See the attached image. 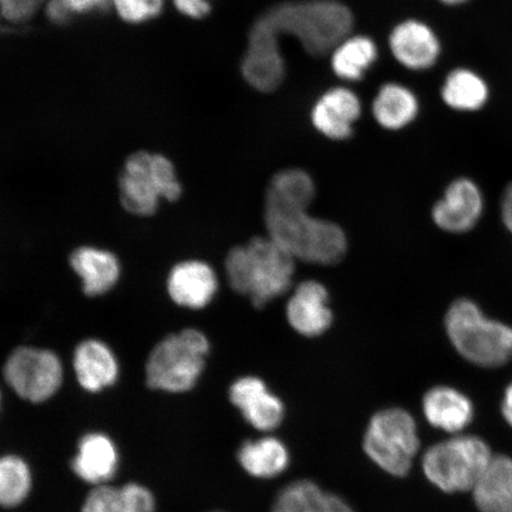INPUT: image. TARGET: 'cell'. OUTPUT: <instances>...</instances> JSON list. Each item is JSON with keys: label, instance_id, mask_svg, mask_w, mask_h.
I'll use <instances>...</instances> for the list:
<instances>
[{"label": "cell", "instance_id": "obj_1", "mask_svg": "<svg viewBox=\"0 0 512 512\" xmlns=\"http://www.w3.org/2000/svg\"><path fill=\"white\" fill-rule=\"evenodd\" d=\"M316 192L298 185H268L267 235L294 259L322 266L341 262L348 239L338 224L309 214Z\"/></svg>", "mask_w": 512, "mask_h": 512}, {"label": "cell", "instance_id": "obj_2", "mask_svg": "<svg viewBox=\"0 0 512 512\" xmlns=\"http://www.w3.org/2000/svg\"><path fill=\"white\" fill-rule=\"evenodd\" d=\"M352 27L351 10L337 0H297L272 6L251 30L279 43L281 36H292L307 53L319 57L331 54Z\"/></svg>", "mask_w": 512, "mask_h": 512}, {"label": "cell", "instance_id": "obj_3", "mask_svg": "<svg viewBox=\"0 0 512 512\" xmlns=\"http://www.w3.org/2000/svg\"><path fill=\"white\" fill-rule=\"evenodd\" d=\"M224 267L230 287L261 309L290 290L296 259L270 236H256L230 249Z\"/></svg>", "mask_w": 512, "mask_h": 512}, {"label": "cell", "instance_id": "obj_4", "mask_svg": "<svg viewBox=\"0 0 512 512\" xmlns=\"http://www.w3.org/2000/svg\"><path fill=\"white\" fill-rule=\"evenodd\" d=\"M445 329L458 354L478 367H502L512 358V326L486 316L471 299L448 307Z\"/></svg>", "mask_w": 512, "mask_h": 512}, {"label": "cell", "instance_id": "obj_5", "mask_svg": "<svg viewBox=\"0 0 512 512\" xmlns=\"http://www.w3.org/2000/svg\"><path fill=\"white\" fill-rule=\"evenodd\" d=\"M209 351L208 337L197 329L164 337L147 358V386L168 393L189 392L200 380Z\"/></svg>", "mask_w": 512, "mask_h": 512}, {"label": "cell", "instance_id": "obj_6", "mask_svg": "<svg viewBox=\"0 0 512 512\" xmlns=\"http://www.w3.org/2000/svg\"><path fill=\"white\" fill-rule=\"evenodd\" d=\"M182 191L174 164L158 153H133L119 177L121 206L134 216L155 215L160 201L175 202Z\"/></svg>", "mask_w": 512, "mask_h": 512}, {"label": "cell", "instance_id": "obj_7", "mask_svg": "<svg viewBox=\"0 0 512 512\" xmlns=\"http://www.w3.org/2000/svg\"><path fill=\"white\" fill-rule=\"evenodd\" d=\"M491 459L483 439L460 435L432 446L422 459V469L437 488L454 494L472 490Z\"/></svg>", "mask_w": 512, "mask_h": 512}, {"label": "cell", "instance_id": "obj_8", "mask_svg": "<svg viewBox=\"0 0 512 512\" xmlns=\"http://www.w3.org/2000/svg\"><path fill=\"white\" fill-rule=\"evenodd\" d=\"M420 441L413 416L401 408H388L370 420L364 451L383 471L405 477L411 471Z\"/></svg>", "mask_w": 512, "mask_h": 512}, {"label": "cell", "instance_id": "obj_9", "mask_svg": "<svg viewBox=\"0 0 512 512\" xmlns=\"http://www.w3.org/2000/svg\"><path fill=\"white\" fill-rule=\"evenodd\" d=\"M4 376L22 399L34 403L47 401L60 389L63 367L53 351L19 347L5 363Z\"/></svg>", "mask_w": 512, "mask_h": 512}, {"label": "cell", "instance_id": "obj_10", "mask_svg": "<svg viewBox=\"0 0 512 512\" xmlns=\"http://www.w3.org/2000/svg\"><path fill=\"white\" fill-rule=\"evenodd\" d=\"M484 196L475 181L460 177L445 189L434 204L432 220L435 226L451 234H464L477 226L484 213Z\"/></svg>", "mask_w": 512, "mask_h": 512}, {"label": "cell", "instance_id": "obj_11", "mask_svg": "<svg viewBox=\"0 0 512 512\" xmlns=\"http://www.w3.org/2000/svg\"><path fill=\"white\" fill-rule=\"evenodd\" d=\"M389 48L396 62L412 72H426L440 60L443 44L437 32L420 19H406L389 35Z\"/></svg>", "mask_w": 512, "mask_h": 512}, {"label": "cell", "instance_id": "obj_12", "mask_svg": "<svg viewBox=\"0 0 512 512\" xmlns=\"http://www.w3.org/2000/svg\"><path fill=\"white\" fill-rule=\"evenodd\" d=\"M362 114V102L347 87L329 89L316 101L311 111L313 127L324 137L337 140L349 139Z\"/></svg>", "mask_w": 512, "mask_h": 512}, {"label": "cell", "instance_id": "obj_13", "mask_svg": "<svg viewBox=\"0 0 512 512\" xmlns=\"http://www.w3.org/2000/svg\"><path fill=\"white\" fill-rule=\"evenodd\" d=\"M286 318L291 328L304 337L325 334L332 324L329 292L317 280H306L294 290L286 306Z\"/></svg>", "mask_w": 512, "mask_h": 512}, {"label": "cell", "instance_id": "obj_14", "mask_svg": "<svg viewBox=\"0 0 512 512\" xmlns=\"http://www.w3.org/2000/svg\"><path fill=\"white\" fill-rule=\"evenodd\" d=\"M229 398L256 430L272 431L284 419V403L259 377L245 376L236 380L229 389Z\"/></svg>", "mask_w": 512, "mask_h": 512}, {"label": "cell", "instance_id": "obj_15", "mask_svg": "<svg viewBox=\"0 0 512 512\" xmlns=\"http://www.w3.org/2000/svg\"><path fill=\"white\" fill-rule=\"evenodd\" d=\"M166 288L176 305L190 310H202L213 302L219 290V280L207 262L187 260L172 268Z\"/></svg>", "mask_w": 512, "mask_h": 512}, {"label": "cell", "instance_id": "obj_16", "mask_svg": "<svg viewBox=\"0 0 512 512\" xmlns=\"http://www.w3.org/2000/svg\"><path fill=\"white\" fill-rule=\"evenodd\" d=\"M70 267L82 281L83 293L88 297L104 296L117 285L120 262L106 249L82 246L69 256Z\"/></svg>", "mask_w": 512, "mask_h": 512}, {"label": "cell", "instance_id": "obj_17", "mask_svg": "<svg viewBox=\"0 0 512 512\" xmlns=\"http://www.w3.org/2000/svg\"><path fill=\"white\" fill-rule=\"evenodd\" d=\"M74 370L80 386L98 393L118 380L119 364L113 351L99 339H86L74 352Z\"/></svg>", "mask_w": 512, "mask_h": 512}, {"label": "cell", "instance_id": "obj_18", "mask_svg": "<svg viewBox=\"0 0 512 512\" xmlns=\"http://www.w3.org/2000/svg\"><path fill=\"white\" fill-rule=\"evenodd\" d=\"M422 409L433 427L450 433L463 431L475 415L472 401L458 389L447 386L428 390L422 401Z\"/></svg>", "mask_w": 512, "mask_h": 512}, {"label": "cell", "instance_id": "obj_19", "mask_svg": "<svg viewBox=\"0 0 512 512\" xmlns=\"http://www.w3.org/2000/svg\"><path fill=\"white\" fill-rule=\"evenodd\" d=\"M440 98L454 112L477 113L489 104L491 88L477 70L458 67L446 75L441 85Z\"/></svg>", "mask_w": 512, "mask_h": 512}, {"label": "cell", "instance_id": "obj_20", "mask_svg": "<svg viewBox=\"0 0 512 512\" xmlns=\"http://www.w3.org/2000/svg\"><path fill=\"white\" fill-rule=\"evenodd\" d=\"M118 464L119 454L113 441L105 434L91 433L81 439L72 467L85 482L102 485L115 475Z\"/></svg>", "mask_w": 512, "mask_h": 512}, {"label": "cell", "instance_id": "obj_21", "mask_svg": "<svg viewBox=\"0 0 512 512\" xmlns=\"http://www.w3.org/2000/svg\"><path fill=\"white\" fill-rule=\"evenodd\" d=\"M420 113V101L411 88L389 82L377 92L373 102L376 123L384 130L400 131L414 123Z\"/></svg>", "mask_w": 512, "mask_h": 512}, {"label": "cell", "instance_id": "obj_22", "mask_svg": "<svg viewBox=\"0 0 512 512\" xmlns=\"http://www.w3.org/2000/svg\"><path fill=\"white\" fill-rule=\"evenodd\" d=\"M472 491L480 511L512 512V459L492 457Z\"/></svg>", "mask_w": 512, "mask_h": 512}, {"label": "cell", "instance_id": "obj_23", "mask_svg": "<svg viewBox=\"0 0 512 512\" xmlns=\"http://www.w3.org/2000/svg\"><path fill=\"white\" fill-rule=\"evenodd\" d=\"M272 512H354L341 497L328 494L310 480H298L279 492Z\"/></svg>", "mask_w": 512, "mask_h": 512}, {"label": "cell", "instance_id": "obj_24", "mask_svg": "<svg viewBox=\"0 0 512 512\" xmlns=\"http://www.w3.org/2000/svg\"><path fill=\"white\" fill-rule=\"evenodd\" d=\"M155 497L145 486L127 484L123 488L98 485L88 495L81 512H153Z\"/></svg>", "mask_w": 512, "mask_h": 512}, {"label": "cell", "instance_id": "obj_25", "mask_svg": "<svg viewBox=\"0 0 512 512\" xmlns=\"http://www.w3.org/2000/svg\"><path fill=\"white\" fill-rule=\"evenodd\" d=\"M331 68L338 79L361 81L379 57L376 43L368 36L349 35L332 50Z\"/></svg>", "mask_w": 512, "mask_h": 512}, {"label": "cell", "instance_id": "obj_26", "mask_svg": "<svg viewBox=\"0 0 512 512\" xmlns=\"http://www.w3.org/2000/svg\"><path fill=\"white\" fill-rule=\"evenodd\" d=\"M238 460L249 475L268 479L283 473L290 464V453L280 440L265 437L245 441L239 448Z\"/></svg>", "mask_w": 512, "mask_h": 512}, {"label": "cell", "instance_id": "obj_27", "mask_svg": "<svg viewBox=\"0 0 512 512\" xmlns=\"http://www.w3.org/2000/svg\"><path fill=\"white\" fill-rule=\"evenodd\" d=\"M27 463L15 456L0 458V505L14 508L23 503L31 489Z\"/></svg>", "mask_w": 512, "mask_h": 512}, {"label": "cell", "instance_id": "obj_28", "mask_svg": "<svg viewBox=\"0 0 512 512\" xmlns=\"http://www.w3.org/2000/svg\"><path fill=\"white\" fill-rule=\"evenodd\" d=\"M110 0H49L48 16L55 22H66L75 15L105 10Z\"/></svg>", "mask_w": 512, "mask_h": 512}, {"label": "cell", "instance_id": "obj_29", "mask_svg": "<svg viewBox=\"0 0 512 512\" xmlns=\"http://www.w3.org/2000/svg\"><path fill=\"white\" fill-rule=\"evenodd\" d=\"M121 18L139 23L155 17L163 9V0H112Z\"/></svg>", "mask_w": 512, "mask_h": 512}, {"label": "cell", "instance_id": "obj_30", "mask_svg": "<svg viewBox=\"0 0 512 512\" xmlns=\"http://www.w3.org/2000/svg\"><path fill=\"white\" fill-rule=\"evenodd\" d=\"M44 0H0V15L10 22L28 21L40 9Z\"/></svg>", "mask_w": 512, "mask_h": 512}, {"label": "cell", "instance_id": "obj_31", "mask_svg": "<svg viewBox=\"0 0 512 512\" xmlns=\"http://www.w3.org/2000/svg\"><path fill=\"white\" fill-rule=\"evenodd\" d=\"M174 2L183 15L196 19L206 17L211 9L209 0H174Z\"/></svg>", "mask_w": 512, "mask_h": 512}, {"label": "cell", "instance_id": "obj_32", "mask_svg": "<svg viewBox=\"0 0 512 512\" xmlns=\"http://www.w3.org/2000/svg\"><path fill=\"white\" fill-rule=\"evenodd\" d=\"M502 221L512 235V183L505 188L501 201Z\"/></svg>", "mask_w": 512, "mask_h": 512}, {"label": "cell", "instance_id": "obj_33", "mask_svg": "<svg viewBox=\"0 0 512 512\" xmlns=\"http://www.w3.org/2000/svg\"><path fill=\"white\" fill-rule=\"evenodd\" d=\"M502 414L505 421L512 427V382L505 389L502 401Z\"/></svg>", "mask_w": 512, "mask_h": 512}, {"label": "cell", "instance_id": "obj_34", "mask_svg": "<svg viewBox=\"0 0 512 512\" xmlns=\"http://www.w3.org/2000/svg\"><path fill=\"white\" fill-rule=\"evenodd\" d=\"M439 2L445 6H451V8H454V6H460L469 3L470 0H439Z\"/></svg>", "mask_w": 512, "mask_h": 512}]
</instances>
